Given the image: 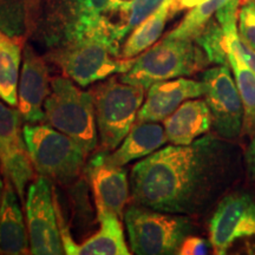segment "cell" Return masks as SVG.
I'll return each instance as SVG.
<instances>
[{"instance_id":"obj_1","label":"cell","mask_w":255,"mask_h":255,"mask_svg":"<svg viewBox=\"0 0 255 255\" xmlns=\"http://www.w3.org/2000/svg\"><path fill=\"white\" fill-rule=\"evenodd\" d=\"M220 156L221 145L213 136L158 149L131 169L133 202L173 214H194L215 188Z\"/></svg>"},{"instance_id":"obj_2","label":"cell","mask_w":255,"mask_h":255,"mask_svg":"<svg viewBox=\"0 0 255 255\" xmlns=\"http://www.w3.org/2000/svg\"><path fill=\"white\" fill-rule=\"evenodd\" d=\"M208 64L205 52L194 40L165 36L135 57L130 69L122 73L120 79L148 90L156 82L188 77Z\"/></svg>"},{"instance_id":"obj_3","label":"cell","mask_w":255,"mask_h":255,"mask_svg":"<svg viewBox=\"0 0 255 255\" xmlns=\"http://www.w3.org/2000/svg\"><path fill=\"white\" fill-rule=\"evenodd\" d=\"M45 121L77 142L83 150L90 154L98 143L97 123L94 100L90 91H84L71 79H51V90L44 104Z\"/></svg>"},{"instance_id":"obj_4","label":"cell","mask_w":255,"mask_h":255,"mask_svg":"<svg viewBox=\"0 0 255 255\" xmlns=\"http://www.w3.org/2000/svg\"><path fill=\"white\" fill-rule=\"evenodd\" d=\"M141 85L110 77L91 89L98 138L103 151H113L135 124L144 101Z\"/></svg>"},{"instance_id":"obj_5","label":"cell","mask_w":255,"mask_h":255,"mask_svg":"<svg viewBox=\"0 0 255 255\" xmlns=\"http://www.w3.org/2000/svg\"><path fill=\"white\" fill-rule=\"evenodd\" d=\"M119 47L104 32L95 31L73 38L72 43L57 53L55 60L66 77L79 87H88L130 69L133 58H121Z\"/></svg>"},{"instance_id":"obj_6","label":"cell","mask_w":255,"mask_h":255,"mask_svg":"<svg viewBox=\"0 0 255 255\" xmlns=\"http://www.w3.org/2000/svg\"><path fill=\"white\" fill-rule=\"evenodd\" d=\"M130 247L137 255L177 254L193 231L189 218L132 205L124 213Z\"/></svg>"},{"instance_id":"obj_7","label":"cell","mask_w":255,"mask_h":255,"mask_svg":"<svg viewBox=\"0 0 255 255\" xmlns=\"http://www.w3.org/2000/svg\"><path fill=\"white\" fill-rule=\"evenodd\" d=\"M23 133L34 170L41 176L69 182L81 174L88 154L68 135L41 123H26Z\"/></svg>"},{"instance_id":"obj_8","label":"cell","mask_w":255,"mask_h":255,"mask_svg":"<svg viewBox=\"0 0 255 255\" xmlns=\"http://www.w3.org/2000/svg\"><path fill=\"white\" fill-rule=\"evenodd\" d=\"M25 208L30 254H65L62 225L57 215L49 177L40 175L31 183Z\"/></svg>"},{"instance_id":"obj_9","label":"cell","mask_w":255,"mask_h":255,"mask_svg":"<svg viewBox=\"0 0 255 255\" xmlns=\"http://www.w3.org/2000/svg\"><path fill=\"white\" fill-rule=\"evenodd\" d=\"M202 83L216 132L225 138H237L242 132L244 107L231 66L215 65L208 69L203 73Z\"/></svg>"},{"instance_id":"obj_10","label":"cell","mask_w":255,"mask_h":255,"mask_svg":"<svg viewBox=\"0 0 255 255\" xmlns=\"http://www.w3.org/2000/svg\"><path fill=\"white\" fill-rule=\"evenodd\" d=\"M212 248L225 255L240 240L255 242V201L247 193H233L225 196L216 207L209 222Z\"/></svg>"},{"instance_id":"obj_11","label":"cell","mask_w":255,"mask_h":255,"mask_svg":"<svg viewBox=\"0 0 255 255\" xmlns=\"http://www.w3.org/2000/svg\"><path fill=\"white\" fill-rule=\"evenodd\" d=\"M21 115L0 101V167L25 201V188L34 177V167L25 143Z\"/></svg>"},{"instance_id":"obj_12","label":"cell","mask_w":255,"mask_h":255,"mask_svg":"<svg viewBox=\"0 0 255 255\" xmlns=\"http://www.w3.org/2000/svg\"><path fill=\"white\" fill-rule=\"evenodd\" d=\"M88 171L97 216L113 214L120 219L124 218V209L130 196L126 169L109 163L105 157V151H102L92 159Z\"/></svg>"},{"instance_id":"obj_13","label":"cell","mask_w":255,"mask_h":255,"mask_svg":"<svg viewBox=\"0 0 255 255\" xmlns=\"http://www.w3.org/2000/svg\"><path fill=\"white\" fill-rule=\"evenodd\" d=\"M51 90L46 63L27 46L18 83V110L26 123L45 121L44 104Z\"/></svg>"},{"instance_id":"obj_14","label":"cell","mask_w":255,"mask_h":255,"mask_svg":"<svg viewBox=\"0 0 255 255\" xmlns=\"http://www.w3.org/2000/svg\"><path fill=\"white\" fill-rule=\"evenodd\" d=\"M205 95L202 82L180 77L156 82L148 89L145 101L138 111L139 122H163L183 102Z\"/></svg>"},{"instance_id":"obj_15","label":"cell","mask_w":255,"mask_h":255,"mask_svg":"<svg viewBox=\"0 0 255 255\" xmlns=\"http://www.w3.org/2000/svg\"><path fill=\"white\" fill-rule=\"evenodd\" d=\"M0 254H30L27 225L21 212L18 193L6 177L0 203Z\"/></svg>"},{"instance_id":"obj_16","label":"cell","mask_w":255,"mask_h":255,"mask_svg":"<svg viewBox=\"0 0 255 255\" xmlns=\"http://www.w3.org/2000/svg\"><path fill=\"white\" fill-rule=\"evenodd\" d=\"M163 122L168 142L176 145L191 144L213 126L208 105L199 98L183 102Z\"/></svg>"},{"instance_id":"obj_17","label":"cell","mask_w":255,"mask_h":255,"mask_svg":"<svg viewBox=\"0 0 255 255\" xmlns=\"http://www.w3.org/2000/svg\"><path fill=\"white\" fill-rule=\"evenodd\" d=\"M167 142L164 127L158 122L136 121L121 144L111 154L105 151V157L109 163L124 167L132 161L151 155Z\"/></svg>"},{"instance_id":"obj_18","label":"cell","mask_w":255,"mask_h":255,"mask_svg":"<svg viewBox=\"0 0 255 255\" xmlns=\"http://www.w3.org/2000/svg\"><path fill=\"white\" fill-rule=\"evenodd\" d=\"M239 33L238 30L227 32L226 39L228 45V59L233 73L235 76V83L240 94L244 107V123L242 131L247 136L255 135V75L248 69V66L239 55L234 44V37Z\"/></svg>"},{"instance_id":"obj_19","label":"cell","mask_w":255,"mask_h":255,"mask_svg":"<svg viewBox=\"0 0 255 255\" xmlns=\"http://www.w3.org/2000/svg\"><path fill=\"white\" fill-rule=\"evenodd\" d=\"M23 38H13L0 30V100L11 107L18 105Z\"/></svg>"},{"instance_id":"obj_20","label":"cell","mask_w":255,"mask_h":255,"mask_svg":"<svg viewBox=\"0 0 255 255\" xmlns=\"http://www.w3.org/2000/svg\"><path fill=\"white\" fill-rule=\"evenodd\" d=\"M100 231L89 238L83 245H76L73 254L78 255H128L130 253L121 219L113 214L98 216Z\"/></svg>"},{"instance_id":"obj_21","label":"cell","mask_w":255,"mask_h":255,"mask_svg":"<svg viewBox=\"0 0 255 255\" xmlns=\"http://www.w3.org/2000/svg\"><path fill=\"white\" fill-rule=\"evenodd\" d=\"M170 15V0H165L163 5L155 13H152L136 28H133L122 47L120 53L121 58H135L154 45L161 37Z\"/></svg>"},{"instance_id":"obj_22","label":"cell","mask_w":255,"mask_h":255,"mask_svg":"<svg viewBox=\"0 0 255 255\" xmlns=\"http://www.w3.org/2000/svg\"><path fill=\"white\" fill-rule=\"evenodd\" d=\"M228 1L229 0H207L201 5L195 6L173 31L169 32L167 37L194 40L209 23L210 19H213L216 12Z\"/></svg>"},{"instance_id":"obj_23","label":"cell","mask_w":255,"mask_h":255,"mask_svg":"<svg viewBox=\"0 0 255 255\" xmlns=\"http://www.w3.org/2000/svg\"><path fill=\"white\" fill-rule=\"evenodd\" d=\"M194 41L205 52L209 64L229 66L227 39L216 18L210 19Z\"/></svg>"},{"instance_id":"obj_24","label":"cell","mask_w":255,"mask_h":255,"mask_svg":"<svg viewBox=\"0 0 255 255\" xmlns=\"http://www.w3.org/2000/svg\"><path fill=\"white\" fill-rule=\"evenodd\" d=\"M109 1L110 0H77V15L72 37L78 38L97 31Z\"/></svg>"},{"instance_id":"obj_25","label":"cell","mask_w":255,"mask_h":255,"mask_svg":"<svg viewBox=\"0 0 255 255\" xmlns=\"http://www.w3.org/2000/svg\"><path fill=\"white\" fill-rule=\"evenodd\" d=\"M24 14L21 0H0V30L13 38H23Z\"/></svg>"},{"instance_id":"obj_26","label":"cell","mask_w":255,"mask_h":255,"mask_svg":"<svg viewBox=\"0 0 255 255\" xmlns=\"http://www.w3.org/2000/svg\"><path fill=\"white\" fill-rule=\"evenodd\" d=\"M238 32L240 39L255 50V0H240Z\"/></svg>"},{"instance_id":"obj_27","label":"cell","mask_w":255,"mask_h":255,"mask_svg":"<svg viewBox=\"0 0 255 255\" xmlns=\"http://www.w3.org/2000/svg\"><path fill=\"white\" fill-rule=\"evenodd\" d=\"M212 247L210 241L197 237H188L181 245L178 253L180 255H203L209 253V248Z\"/></svg>"},{"instance_id":"obj_28","label":"cell","mask_w":255,"mask_h":255,"mask_svg":"<svg viewBox=\"0 0 255 255\" xmlns=\"http://www.w3.org/2000/svg\"><path fill=\"white\" fill-rule=\"evenodd\" d=\"M234 44L242 60L248 66V69L255 75V50L252 49L250 45H247L245 41H242L239 37V33L234 37Z\"/></svg>"},{"instance_id":"obj_29","label":"cell","mask_w":255,"mask_h":255,"mask_svg":"<svg viewBox=\"0 0 255 255\" xmlns=\"http://www.w3.org/2000/svg\"><path fill=\"white\" fill-rule=\"evenodd\" d=\"M205 1L207 0H170V14L174 15L177 12H182L184 9H191Z\"/></svg>"},{"instance_id":"obj_30","label":"cell","mask_w":255,"mask_h":255,"mask_svg":"<svg viewBox=\"0 0 255 255\" xmlns=\"http://www.w3.org/2000/svg\"><path fill=\"white\" fill-rule=\"evenodd\" d=\"M245 158H246L248 170L251 171V174L253 175V176H255V135L253 137V139H252L250 146H248Z\"/></svg>"},{"instance_id":"obj_31","label":"cell","mask_w":255,"mask_h":255,"mask_svg":"<svg viewBox=\"0 0 255 255\" xmlns=\"http://www.w3.org/2000/svg\"><path fill=\"white\" fill-rule=\"evenodd\" d=\"M2 189H4V183H2L1 178H0V203H1V196H2Z\"/></svg>"}]
</instances>
